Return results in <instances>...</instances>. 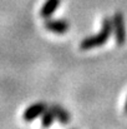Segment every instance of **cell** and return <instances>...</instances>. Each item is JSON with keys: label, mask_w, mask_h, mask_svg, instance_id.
<instances>
[{"label": "cell", "mask_w": 127, "mask_h": 129, "mask_svg": "<svg viewBox=\"0 0 127 129\" xmlns=\"http://www.w3.org/2000/svg\"><path fill=\"white\" fill-rule=\"evenodd\" d=\"M112 28H113L112 19H110L108 16H105L102 19V26H101L100 33H97L96 35L85 38L84 40L80 43V48L82 50H88V49H92V48L101 46V45L106 44L107 40L110 39V37H111L112 30H113Z\"/></svg>", "instance_id": "6da1fadb"}, {"label": "cell", "mask_w": 127, "mask_h": 129, "mask_svg": "<svg viewBox=\"0 0 127 129\" xmlns=\"http://www.w3.org/2000/svg\"><path fill=\"white\" fill-rule=\"evenodd\" d=\"M113 24V31H115V39L118 45H123L126 43L127 33H126V24H125V16L121 13H116L112 18Z\"/></svg>", "instance_id": "7a4b0ae2"}, {"label": "cell", "mask_w": 127, "mask_h": 129, "mask_svg": "<svg viewBox=\"0 0 127 129\" xmlns=\"http://www.w3.org/2000/svg\"><path fill=\"white\" fill-rule=\"evenodd\" d=\"M47 109V105L45 103H36L30 105L23 114V118L25 122H33L34 119H36L38 117H40L42 113Z\"/></svg>", "instance_id": "3957f363"}, {"label": "cell", "mask_w": 127, "mask_h": 129, "mask_svg": "<svg viewBox=\"0 0 127 129\" xmlns=\"http://www.w3.org/2000/svg\"><path fill=\"white\" fill-rule=\"evenodd\" d=\"M45 28L51 31V33H56V34H65L70 25L66 20H54V19H46L45 21Z\"/></svg>", "instance_id": "277c9868"}, {"label": "cell", "mask_w": 127, "mask_h": 129, "mask_svg": "<svg viewBox=\"0 0 127 129\" xmlns=\"http://www.w3.org/2000/svg\"><path fill=\"white\" fill-rule=\"evenodd\" d=\"M60 1L61 0H46V3L42 5L41 10H40V15L42 18H45V19L50 18L56 11V9L59 8Z\"/></svg>", "instance_id": "5b68a950"}, {"label": "cell", "mask_w": 127, "mask_h": 129, "mask_svg": "<svg viewBox=\"0 0 127 129\" xmlns=\"http://www.w3.org/2000/svg\"><path fill=\"white\" fill-rule=\"evenodd\" d=\"M51 109H52V112H54L56 119H57L61 124H67V123L70 122V114H69L62 107H60V105H57V104H54V105L51 107Z\"/></svg>", "instance_id": "8992f818"}, {"label": "cell", "mask_w": 127, "mask_h": 129, "mask_svg": "<svg viewBox=\"0 0 127 129\" xmlns=\"http://www.w3.org/2000/svg\"><path fill=\"white\" fill-rule=\"evenodd\" d=\"M54 119H56V117H55V114H54V112H52L51 108L50 109L47 108L41 114V124L44 127H50L52 124Z\"/></svg>", "instance_id": "52a82bcc"}, {"label": "cell", "mask_w": 127, "mask_h": 129, "mask_svg": "<svg viewBox=\"0 0 127 129\" xmlns=\"http://www.w3.org/2000/svg\"><path fill=\"white\" fill-rule=\"evenodd\" d=\"M125 113L127 114V99H126V104H125Z\"/></svg>", "instance_id": "ba28073f"}]
</instances>
